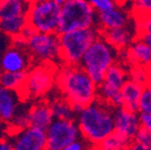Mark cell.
I'll return each mask as SVG.
<instances>
[{
  "instance_id": "cell-18",
  "label": "cell",
  "mask_w": 151,
  "mask_h": 150,
  "mask_svg": "<svg viewBox=\"0 0 151 150\" xmlns=\"http://www.w3.org/2000/svg\"><path fill=\"white\" fill-rule=\"evenodd\" d=\"M29 125L46 130L55 120L50 102L38 101L28 109Z\"/></svg>"
},
{
  "instance_id": "cell-12",
  "label": "cell",
  "mask_w": 151,
  "mask_h": 150,
  "mask_svg": "<svg viewBox=\"0 0 151 150\" xmlns=\"http://www.w3.org/2000/svg\"><path fill=\"white\" fill-rule=\"evenodd\" d=\"M114 132L133 142L134 136L142 127L139 111L129 110L125 107L114 109Z\"/></svg>"
},
{
  "instance_id": "cell-9",
  "label": "cell",
  "mask_w": 151,
  "mask_h": 150,
  "mask_svg": "<svg viewBox=\"0 0 151 150\" xmlns=\"http://www.w3.org/2000/svg\"><path fill=\"white\" fill-rule=\"evenodd\" d=\"M25 48L32 59L38 63L57 64L58 61L61 62L59 34L34 32L26 41Z\"/></svg>"
},
{
  "instance_id": "cell-30",
  "label": "cell",
  "mask_w": 151,
  "mask_h": 150,
  "mask_svg": "<svg viewBox=\"0 0 151 150\" xmlns=\"http://www.w3.org/2000/svg\"><path fill=\"white\" fill-rule=\"evenodd\" d=\"M134 14H151V0H132Z\"/></svg>"
},
{
  "instance_id": "cell-26",
  "label": "cell",
  "mask_w": 151,
  "mask_h": 150,
  "mask_svg": "<svg viewBox=\"0 0 151 150\" xmlns=\"http://www.w3.org/2000/svg\"><path fill=\"white\" fill-rule=\"evenodd\" d=\"M28 108H22L19 106L18 110L15 113L12 121L9 123L11 130H17V129H22L29 126V119H28Z\"/></svg>"
},
{
  "instance_id": "cell-40",
  "label": "cell",
  "mask_w": 151,
  "mask_h": 150,
  "mask_svg": "<svg viewBox=\"0 0 151 150\" xmlns=\"http://www.w3.org/2000/svg\"><path fill=\"white\" fill-rule=\"evenodd\" d=\"M87 150H97V149H96V148H94V147H89Z\"/></svg>"
},
{
  "instance_id": "cell-19",
  "label": "cell",
  "mask_w": 151,
  "mask_h": 150,
  "mask_svg": "<svg viewBox=\"0 0 151 150\" xmlns=\"http://www.w3.org/2000/svg\"><path fill=\"white\" fill-rule=\"evenodd\" d=\"M143 87H144L143 85L130 79L128 80L121 90L122 107L127 108L129 110L139 111V99H141V94L143 92Z\"/></svg>"
},
{
  "instance_id": "cell-24",
  "label": "cell",
  "mask_w": 151,
  "mask_h": 150,
  "mask_svg": "<svg viewBox=\"0 0 151 150\" xmlns=\"http://www.w3.org/2000/svg\"><path fill=\"white\" fill-rule=\"evenodd\" d=\"M131 143L116 132H113L94 148L97 150H127Z\"/></svg>"
},
{
  "instance_id": "cell-39",
  "label": "cell",
  "mask_w": 151,
  "mask_h": 150,
  "mask_svg": "<svg viewBox=\"0 0 151 150\" xmlns=\"http://www.w3.org/2000/svg\"><path fill=\"white\" fill-rule=\"evenodd\" d=\"M127 1H132V0H119V5H124V3L127 2Z\"/></svg>"
},
{
  "instance_id": "cell-8",
  "label": "cell",
  "mask_w": 151,
  "mask_h": 150,
  "mask_svg": "<svg viewBox=\"0 0 151 150\" xmlns=\"http://www.w3.org/2000/svg\"><path fill=\"white\" fill-rule=\"evenodd\" d=\"M129 80V73L126 66L120 61L113 64L98 85V100L112 107L113 109L122 107L123 86Z\"/></svg>"
},
{
  "instance_id": "cell-37",
  "label": "cell",
  "mask_w": 151,
  "mask_h": 150,
  "mask_svg": "<svg viewBox=\"0 0 151 150\" xmlns=\"http://www.w3.org/2000/svg\"><path fill=\"white\" fill-rule=\"evenodd\" d=\"M15 1H18V2H21V3H25V4H29L33 0H15Z\"/></svg>"
},
{
  "instance_id": "cell-36",
  "label": "cell",
  "mask_w": 151,
  "mask_h": 150,
  "mask_svg": "<svg viewBox=\"0 0 151 150\" xmlns=\"http://www.w3.org/2000/svg\"><path fill=\"white\" fill-rule=\"evenodd\" d=\"M6 133H7V130H5L2 127H0V142L2 141L3 138H6Z\"/></svg>"
},
{
  "instance_id": "cell-25",
  "label": "cell",
  "mask_w": 151,
  "mask_h": 150,
  "mask_svg": "<svg viewBox=\"0 0 151 150\" xmlns=\"http://www.w3.org/2000/svg\"><path fill=\"white\" fill-rule=\"evenodd\" d=\"M128 73H129L130 80L143 86L151 82L150 68L143 67V66H130L128 68Z\"/></svg>"
},
{
  "instance_id": "cell-27",
  "label": "cell",
  "mask_w": 151,
  "mask_h": 150,
  "mask_svg": "<svg viewBox=\"0 0 151 150\" xmlns=\"http://www.w3.org/2000/svg\"><path fill=\"white\" fill-rule=\"evenodd\" d=\"M133 18L137 36L151 34V14H134Z\"/></svg>"
},
{
  "instance_id": "cell-13",
  "label": "cell",
  "mask_w": 151,
  "mask_h": 150,
  "mask_svg": "<svg viewBox=\"0 0 151 150\" xmlns=\"http://www.w3.org/2000/svg\"><path fill=\"white\" fill-rule=\"evenodd\" d=\"M32 60L33 59L25 47L14 45L3 54L1 59V67L3 71H27L28 68L31 67Z\"/></svg>"
},
{
  "instance_id": "cell-4",
  "label": "cell",
  "mask_w": 151,
  "mask_h": 150,
  "mask_svg": "<svg viewBox=\"0 0 151 150\" xmlns=\"http://www.w3.org/2000/svg\"><path fill=\"white\" fill-rule=\"evenodd\" d=\"M100 35L98 27L59 34L61 63L64 65H80L86 50Z\"/></svg>"
},
{
  "instance_id": "cell-22",
  "label": "cell",
  "mask_w": 151,
  "mask_h": 150,
  "mask_svg": "<svg viewBox=\"0 0 151 150\" xmlns=\"http://www.w3.org/2000/svg\"><path fill=\"white\" fill-rule=\"evenodd\" d=\"M28 4L15 0H0V21L13 17L26 15Z\"/></svg>"
},
{
  "instance_id": "cell-38",
  "label": "cell",
  "mask_w": 151,
  "mask_h": 150,
  "mask_svg": "<svg viewBox=\"0 0 151 150\" xmlns=\"http://www.w3.org/2000/svg\"><path fill=\"white\" fill-rule=\"evenodd\" d=\"M52 1H55L56 3H58V4H60V5H62L64 2H65L66 0H52Z\"/></svg>"
},
{
  "instance_id": "cell-7",
  "label": "cell",
  "mask_w": 151,
  "mask_h": 150,
  "mask_svg": "<svg viewBox=\"0 0 151 150\" xmlns=\"http://www.w3.org/2000/svg\"><path fill=\"white\" fill-rule=\"evenodd\" d=\"M61 5L52 0H33L28 4L27 25L39 33L58 34Z\"/></svg>"
},
{
  "instance_id": "cell-29",
  "label": "cell",
  "mask_w": 151,
  "mask_h": 150,
  "mask_svg": "<svg viewBox=\"0 0 151 150\" xmlns=\"http://www.w3.org/2000/svg\"><path fill=\"white\" fill-rule=\"evenodd\" d=\"M87 1L90 3V5L93 7L94 11L98 14L108 11V9H112L113 6L116 5L114 0H87Z\"/></svg>"
},
{
  "instance_id": "cell-3",
  "label": "cell",
  "mask_w": 151,
  "mask_h": 150,
  "mask_svg": "<svg viewBox=\"0 0 151 150\" xmlns=\"http://www.w3.org/2000/svg\"><path fill=\"white\" fill-rule=\"evenodd\" d=\"M120 53L101 35L86 50L80 65L97 84L103 81L108 69L116 62Z\"/></svg>"
},
{
  "instance_id": "cell-15",
  "label": "cell",
  "mask_w": 151,
  "mask_h": 150,
  "mask_svg": "<svg viewBox=\"0 0 151 150\" xmlns=\"http://www.w3.org/2000/svg\"><path fill=\"white\" fill-rule=\"evenodd\" d=\"M124 61L130 66L151 68V47L143 39L137 37L126 50L122 52Z\"/></svg>"
},
{
  "instance_id": "cell-20",
  "label": "cell",
  "mask_w": 151,
  "mask_h": 150,
  "mask_svg": "<svg viewBox=\"0 0 151 150\" xmlns=\"http://www.w3.org/2000/svg\"><path fill=\"white\" fill-rule=\"evenodd\" d=\"M26 25H27L26 15H20V16L1 20L0 21V31L14 39L20 35V33L23 31Z\"/></svg>"
},
{
  "instance_id": "cell-23",
  "label": "cell",
  "mask_w": 151,
  "mask_h": 150,
  "mask_svg": "<svg viewBox=\"0 0 151 150\" xmlns=\"http://www.w3.org/2000/svg\"><path fill=\"white\" fill-rule=\"evenodd\" d=\"M50 104L55 119L70 120L75 119V115H77L71 104L67 100H65L63 97L54 99L52 101L50 102Z\"/></svg>"
},
{
  "instance_id": "cell-17",
  "label": "cell",
  "mask_w": 151,
  "mask_h": 150,
  "mask_svg": "<svg viewBox=\"0 0 151 150\" xmlns=\"http://www.w3.org/2000/svg\"><path fill=\"white\" fill-rule=\"evenodd\" d=\"M21 99L19 92L0 86V123L9 124L12 121Z\"/></svg>"
},
{
  "instance_id": "cell-31",
  "label": "cell",
  "mask_w": 151,
  "mask_h": 150,
  "mask_svg": "<svg viewBox=\"0 0 151 150\" xmlns=\"http://www.w3.org/2000/svg\"><path fill=\"white\" fill-rule=\"evenodd\" d=\"M133 142L145 146H151V132H149L147 129L141 127L137 131V136H134Z\"/></svg>"
},
{
  "instance_id": "cell-10",
  "label": "cell",
  "mask_w": 151,
  "mask_h": 150,
  "mask_svg": "<svg viewBox=\"0 0 151 150\" xmlns=\"http://www.w3.org/2000/svg\"><path fill=\"white\" fill-rule=\"evenodd\" d=\"M47 150H61L82 138L77 121L55 119L46 129Z\"/></svg>"
},
{
  "instance_id": "cell-35",
  "label": "cell",
  "mask_w": 151,
  "mask_h": 150,
  "mask_svg": "<svg viewBox=\"0 0 151 150\" xmlns=\"http://www.w3.org/2000/svg\"><path fill=\"white\" fill-rule=\"evenodd\" d=\"M127 150H151V146H145L142 144H137L132 142Z\"/></svg>"
},
{
  "instance_id": "cell-28",
  "label": "cell",
  "mask_w": 151,
  "mask_h": 150,
  "mask_svg": "<svg viewBox=\"0 0 151 150\" xmlns=\"http://www.w3.org/2000/svg\"><path fill=\"white\" fill-rule=\"evenodd\" d=\"M139 113H151V82L143 87L139 104Z\"/></svg>"
},
{
  "instance_id": "cell-1",
  "label": "cell",
  "mask_w": 151,
  "mask_h": 150,
  "mask_svg": "<svg viewBox=\"0 0 151 150\" xmlns=\"http://www.w3.org/2000/svg\"><path fill=\"white\" fill-rule=\"evenodd\" d=\"M98 85L81 65L62 64L58 68L56 86L77 113L98 100Z\"/></svg>"
},
{
  "instance_id": "cell-2",
  "label": "cell",
  "mask_w": 151,
  "mask_h": 150,
  "mask_svg": "<svg viewBox=\"0 0 151 150\" xmlns=\"http://www.w3.org/2000/svg\"><path fill=\"white\" fill-rule=\"evenodd\" d=\"M114 109L97 100L77 113L81 136L91 147L114 132Z\"/></svg>"
},
{
  "instance_id": "cell-5",
  "label": "cell",
  "mask_w": 151,
  "mask_h": 150,
  "mask_svg": "<svg viewBox=\"0 0 151 150\" xmlns=\"http://www.w3.org/2000/svg\"><path fill=\"white\" fill-rule=\"evenodd\" d=\"M98 27V13L87 0H66L61 5L58 34Z\"/></svg>"
},
{
  "instance_id": "cell-6",
  "label": "cell",
  "mask_w": 151,
  "mask_h": 150,
  "mask_svg": "<svg viewBox=\"0 0 151 150\" xmlns=\"http://www.w3.org/2000/svg\"><path fill=\"white\" fill-rule=\"evenodd\" d=\"M58 66L52 63H38L26 73L25 84L20 92L22 99L39 100L50 94L57 84Z\"/></svg>"
},
{
  "instance_id": "cell-14",
  "label": "cell",
  "mask_w": 151,
  "mask_h": 150,
  "mask_svg": "<svg viewBox=\"0 0 151 150\" xmlns=\"http://www.w3.org/2000/svg\"><path fill=\"white\" fill-rule=\"evenodd\" d=\"M100 34L119 53L126 50L137 38L135 26H132L130 24L123 27L100 31Z\"/></svg>"
},
{
  "instance_id": "cell-16",
  "label": "cell",
  "mask_w": 151,
  "mask_h": 150,
  "mask_svg": "<svg viewBox=\"0 0 151 150\" xmlns=\"http://www.w3.org/2000/svg\"><path fill=\"white\" fill-rule=\"evenodd\" d=\"M130 21L131 17L123 5L116 4L112 9L98 14V28L100 31L127 26Z\"/></svg>"
},
{
  "instance_id": "cell-11",
  "label": "cell",
  "mask_w": 151,
  "mask_h": 150,
  "mask_svg": "<svg viewBox=\"0 0 151 150\" xmlns=\"http://www.w3.org/2000/svg\"><path fill=\"white\" fill-rule=\"evenodd\" d=\"M6 138L15 150H47L46 130L38 127L29 125L17 130L7 129Z\"/></svg>"
},
{
  "instance_id": "cell-33",
  "label": "cell",
  "mask_w": 151,
  "mask_h": 150,
  "mask_svg": "<svg viewBox=\"0 0 151 150\" xmlns=\"http://www.w3.org/2000/svg\"><path fill=\"white\" fill-rule=\"evenodd\" d=\"M139 118L142 127L151 132V113H139Z\"/></svg>"
},
{
  "instance_id": "cell-34",
  "label": "cell",
  "mask_w": 151,
  "mask_h": 150,
  "mask_svg": "<svg viewBox=\"0 0 151 150\" xmlns=\"http://www.w3.org/2000/svg\"><path fill=\"white\" fill-rule=\"evenodd\" d=\"M0 150H15V148L9 138H5L0 142Z\"/></svg>"
},
{
  "instance_id": "cell-41",
  "label": "cell",
  "mask_w": 151,
  "mask_h": 150,
  "mask_svg": "<svg viewBox=\"0 0 151 150\" xmlns=\"http://www.w3.org/2000/svg\"><path fill=\"white\" fill-rule=\"evenodd\" d=\"M114 1H116V4H118V3H119V0H114Z\"/></svg>"
},
{
  "instance_id": "cell-32",
  "label": "cell",
  "mask_w": 151,
  "mask_h": 150,
  "mask_svg": "<svg viewBox=\"0 0 151 150\" xmlns=\"http://www.w3.org/2000/svg\"><path fill=\"white\" fill-rule=\"evenodd\" d=\"M89 147H91V146L87 142L84 141L83 138H80V140L69 144L68 146H66L65 148H63L61 150H87Z\"/></svg>"
},
{
  "instance_id": "cell-42",
  "label": "cell",
  "mask_w": 151,
  "mask_h": 150,
  "mask_svg": "<svg viewBox=\"0 0 151 150\" xmlns=\"http://www.w3.org/2000/svg\"><path fill=\"white\" fill-rule=\"evenodd\" d=\"M150 75H151V68H150Z\"/></svg>"
},
{
  "instance_id": "cell-21",
  "label": "cell",
  "mask_w": 151,
  "mask_h": 150,
  "mask_svg": "<svg viewBox=\"0 0 151 150\" xmlns=\"http://www.w3.org/2000/svg\"><path fill=\"white\" fill-rule=\"evenodd\" d=\"M26 73L27 71H20V73L3 71L0 75V86L20 94L25 84Z\"/></svg>"
}]
</instances>
